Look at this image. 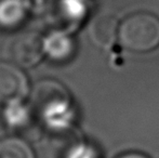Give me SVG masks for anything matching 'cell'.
<instances>
[{
	"instance_id": "cell-1",
	"label": "cell",
	"mask_w": 159,
	"mask_h": 158,
	"mask_svg": "<svg viewBox=\"0 0 159 158\" xmlns=\"http://www.w3.org/2000/svg\"><path fill=\"white\" fill-rule=\"evenodd\" d=\"M118 40L132 52L155 50L159 47V17L145 11L131 13L119 23Z\"/></svg>"
},
{
	"instance_id": "cell-2",
	"label": "cell",
	"mask_w": 159,
	"mask_h": 158,
	"mask_svg": "<svg viewBox=\"0 0 159 158\" xmlns=\"http://www.w3.org/2000/svg\"><path fill=\"white\" fill-rule=\"evenodd\" d=\"M34 107L47 118L62 116L68 111L69 94L62 84L52 80H44L35 86L33 94Z\"/></svg>"
},
{
	"instance_id": "cell-3",
	"label": "cell",
	"mask_w": 159,
	"mask_h": 158,
	"mask_svg": "<svg viewBox=\"0 0 159 158\" xmlns=\"http://www.w3.org/2000/svg\"><path fill=\"white\" fill-rule=\"evenodd\" d=\"M28 90V80L19 67L0 63V101L17 103L27 95Z\"/></svg>"
},
{
	"instance_id": "cell-4",
	"label": "cell",
	"mask_w": 159,
	"mask_h": 158,
	"mask_svg": "<svg viewBox=\"0 0 159 158\" xmlns=\"http://www.w3.org/2000/svg\"><path fill=\"white\" fill-rule=\"evenodd\" d=\"M46 44L36 33H24L11 44V56L14 62L23 67H32L42 59Z\"/></svg>"
},
{
	"instance_id": "cell-5",
	"label": "cell",
	"mask_w": 159,
	"mask_h": 158,
	"mask_svg": "<svg viewBox=\"0 0 159 158\" xmlns=\"http://www.w3.org/2000/svg\"><path fill=\"white\" fill-rule=\"evenodd\" d=\"M119 24L111 15L98 16L91 27V36L94 42L103 48H109L118 39Z\"/></svg>"
},
{
	"instance_id": "cell-6",
	"label": "cell",
	"mask_w": 159,
	"mask_h": 158,
	"mask_svg": "<svg viewBox=\"0 0 159 158\" xmlns=\"http://www.w3.org/2000/svg\"><path fill=\"white\" fill-rule=\"evenodd\" d=\"M26 8L22 0H2L0 2V24L7 27L17 24L24 19Z\"/></svg>"
},
{
	"instance_id": "cell-7",
	"label": "cell",
	"mask_w": 159,
	"mask_h": 158,
	"mask_svg": "<svg viewBox=\"0 0 159 158\" xmlns=\"http://www.w3.org/2000/svg\"><path fill=\"white\" fill-rule=\"evenodd\" d=\"M0 158H35L30 146L19 138H8L0 142Z\"/></svg>"
},
{
	"instance_id": "cell-8",
	"label": "cell",
	"mask_w": 159,
	"mask_h": 158,
	"mask_svg": "<svg viewBox=\"0 0 159 158\" xmlns=\"http://www.w3.org/2000/svg\"><path fill=\"white\" fill-rule=\"evenodd\" d=\"M44 44H46V52L50 53L52 57L57 60L65 59L68 56L69 53L73 51L74 47L70 37L62 33L51 35L44 41Z\"/></svg>"
},
{
	"instance_id": "cell-9",
	"label": "cell",
	"mask_w": 159,
	"mask_h": 158,
	"mask_svg": "<svg viewBox=\"0 0 159 158\" xmlns=\"http://www.w3.org/2000/svg\"><path fill=\"white\" fill-rule=\"evenodd\" d=\"M118 158H147L146 156L142 154H138V153H128V154L121 155Z\"/></svg>"
}]
</instances>
